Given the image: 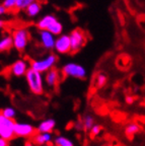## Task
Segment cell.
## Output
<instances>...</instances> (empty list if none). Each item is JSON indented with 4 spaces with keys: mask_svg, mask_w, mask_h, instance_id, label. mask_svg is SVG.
<instances>
[{
    "mask_svg": "<svg viewBox=\"0 0 145 146\" xmlns=\"http://www.w3.org/2000/svg\"><path fill=\"white\" fill-rule=\"evenodd\" d=\"M31 68L30 63L25 59H18L11 64L9 68L10 74L15 77H23L27 74V70Z\"/></svg>",
    "mask_w": 145,
    "mask_h": 146,
    "instance_id": "10",
    "label": "cell"
},
{
    "mask_svg": "<svg viewBox=\"0 0 145 146\" xmlns=\"http://www.w3.org/2000/svg\"><path fill=\"white\" fill-rule=\"evenodd\" d=\"M100 131H102V127L100 125H98V124H94L89 130V133H90V135L92 137H96L100 133Z\"/></svg>",
    "mask_w": 145,
    "mask_h": 146,
    "instance_id": "25",
    "label": "cell"
},
{
    "mask_svg": "<svg viewBox=\"0 0 145 146\" xmlns=\"http://www.w3.org/2000/svg\"><path fill=\"white\" fill-rule=\"evenodd\" d=\"M107 83V76L104 73H100L95 76V85L98 87H102Z\"/></svg>",
    "mask_w": 145,
    "mask_h": 146,
    "instance_id": "23",
    "label": "cell"
},
{
    "mask_svg": "<svg viewBox=\"0 0 145 146\" xmlns=\"http://www.w3.org/2000/svg\"><path fill=\"white\" fill-rule=\"evenodd\" d=\"M69 36H70L71 42V52L75 53L81 50L87 40L85 33L80 29H75L69 34Z\"/></svg>",
    "mask_w": 145,
    "mask_h": 146,
    "instance_id": "6",
    "label": "cell"
},
{
    "mask_svg": "<svg viewBox=\"0 0 145 146\" xmlns=\"http://www.w3.org/2000/svg\"><path fill=\"white\" fill-rule=\"evenodd\" d=\"M14 125L15 122L13 119L7 118L0 112V137L7 139L8 141L13 139V137L15 136Z\"/></svg>",
    "mask_w": 145,
    "mask_h": 146,
    "instance_id": "5",
    "label": "cell"
},
{
    "mask_svg": "<svg viewBox=\"0 0 145 146\" xmlns=\"http://www.w3.org/2000/svg\"><path fill=\"white\" fill-rule=\"evenodd\" d=\"M54 50L58 54H61V55L71 53L70 36L67 34H61L59 36H57Z\"/></svg>",
    "mask_w": 145,
    "mask_h": 146,
    "instance_id": "7",
    "label": "cell"
},
{
    "mask_svg": "<svg viewBox=\"0 0 145 146\" xmlns=\"http://www.w3.org/2000/svg\"><path fill=\"white\" fill-rule=\"evenodd\" d=\"M57 21H58V18L54 14H45L38 21L37 27L39 30H49L51 25Z\"/></svg>",
    "mask_w": 145,
    "mask_h": 146,
    "instance_id": "11",
    "label": "cell"
},
{
    "mask_svg": "<svg viewBox=\"0 0 145 146\" xmlns=\"http://www.w3.org/2000/svg\"><path fill=\"white\" fill-rule=\"evenodd\" d=\"M25 146H38V145H37L34 141H31V140H29V141H27L25 143Z\"/></svg>",
    "mask_w": 145,
    "mask_h": 146,
    "instance_id": "29",
    "label": "cell"
},
{
    "mask_svg": "<svg viewBox=\"0 0 145 146\" xmlns=\"http://www.w3.org/2000/svg\"><path fill=\"white\" fill-rule=\"evenodd\" d=\"M12 48H13V41L11 36L5 35L0 38V53L8 52Z\"/></svg>",
    "mask_w": 145,
    "mask_h": 146,
    "instance_id": "16",
    "label": "cell"
},
{
    "mask_svg": "<svg viewBox=\"0 0 145 146\" xmlns=\"http://www.w3.org/2000/svg\"><path fill=\"white\" fill-rule=\"evenodd\" d=\"M57 64V56L55 54H49L43 59H35L30 63L31 68L41 73H46L50 69L54 68Z\"/></svg>",
    "mask_w": 145,
    "mask_h": 146,
    "instance_id": "3",
    "label": "cell"
},
{
    "mask_svg": "<svg viewBox=\"0 0 145 146\" xmlns=\"http://www.w3.org/2000/svg\"><path fill=\"white\" fill-rule=\"evenodd\" d=\"M6 8H5L4 6H3L2 4H0V16H2V15H4L5 13H6Z\"/></svg>",
    "mask_w": 145,
    "mask_h": 146,
    "instance_id": "28",
    "label": "cell"
},
{
    "mask_svg": "<svg viewBox=\"0 0 145 146\" xmlns=\"http://www.w3.org/2000/svg\"><path fill=\"white\" fill-rule=\"evenodd\" d=\"M35 1H37V0H17L15 8L17 10H19V11H25L27 7L32 4L33 2H35Z\"/></svg>",
    "mask_w": 145,
    "mask_h": 146,
    "instance_id": "21",
    "label": "cell"
},
{
    "mask_svg": "<svg viewBox=\"0 0 145 146\" xmlns=\"http://www.w3.org/2000/svg\"><path fill=\"white\" fill-rule=\"evenodd\" d=\"M48 31H50V32L52 33L53 35H55L56 36H59V35H61L62 33H63V23L60 21H55Z\"/></svg>",
    "mask_w": 145,
    "mask_h": 146,
    "instance_id": "18",
    "label": "cell"
},
{
    "mask_svg": "<svg viewBox=\"0 0 145 146\" xmlns=\"http://www.w3.org/2000/svg\"><path fill=\"white\" fill-rule=\"evenodd\" d=\"M56 121L54 119H46L40 123V125L37 128V132H51L55 129Z\"/></svg>",
    "mask_w": 145,
    "mask_h": 146,
    "instance_id": "15",
    "label": "cell"
},
{
    "mask_svg": "<svg viewBox=\"0 0 145 146\" xmlns=\"http://www.w3.org/2000/svg\"><path fill=\"white\" fill-rule=\"evenodd\" d=\"M16 1L17 0H3L2 5L6 8V10H12V9L15 8L16 6Z\"/></svg>",
    "mask_w": 145,
    "mask_h": 146,
    "instance_id": "24",
    "label": "cell"
},
{
    "mask_svg": "<svg viewBox=\"0 0 145 146\" xmlns=\"http://www.w3.org/2000/svg\"><path fill=\"white\" fill-rule=\"evenodd\" d=\"M37 129L31 124L21 123V122H15L14 125V134L17 137L23 138H33L36 135Z\"/></svg>",
    "mask_w": 145,
    "mask_h": 146,
    "instance_id": "9",
    "label": "cell"
},
{
    "mask_svg": "<svg viewBox=\"0 0 145 146\" xmlns=\"http://www.w3.org/2000/svg\"><path fill=\"white\" fill-rule=\"evenodd\" d=\"M43 146H52V145H50V144H46V145H43Z\"/></svg>",
    "mask_w": 145,
    "mask_h": 146,
    "instance_id": "32",
    "label": "cell"
},
{
    "mask_svg": "<svg viewBox=\"0 0 145 146\" xmlns=\"http://www.w3.org/2000/svg\"><path fill=\"white\" fill-rule=\"evenodd\" d=\"M29 88L35 94H42L44 92V86H45V77L43 73L39 72L33 68L27 70V74L25 75Z\"/></svg>",
    "mask_w": 145,
    "mask_h": 146,
    "instance_id": "1",
    "label": "cell"
},
{
    "mask_svg": "<svg viewBox=\"0 0 145 146\" xmlns=\"http://www.w3.org/2000/svg\"><path fill=\"white\" fill-rule=\"evenodd\" d=\"M4 25H5L4 21H3V19H1V18H0V30H1V29H3V27H4Z\"/></svg>",
    "mask_w": 145,
    "mask_h": 146,
    "instance_id": "31",
    "label": "cell"
},
{
    "mask_svg": "<svg viewBox=\"0 0 145 146\" xmlns=\"http://www.w3.org/2000/svg\"><path fill=\"white\" fill-rule=\"evenodd\" d=\"M82 122H83L84 126V131H89L91 129L93 125H94V118L90 115H86L84 116V118L82 119Z\"/></svg>",
    "mask_w": 145,
    "mask_h": 146,
    "instance_id": "20",
    "label": "cell"
},
{
    "mask_svg": "<svg viewBox=\"0 0 145 146\" xmlns=\"http://www.w3.org/2000/svg\"><path fill=\"white\" fill-rule=\"evenodd\" d=\"M126 102H127V104H133L134 98L133 96H127V98H126Z\"/></svg>",
    "mask_w": 145,
    "mask_h": 146,
    "instance_id": "30",
    "label": "cell"
},
{
    "mask_svg": "<svg viewBox=\"0 0 145 146\" xmlns=\"http://www.w3.org/2000/svg\"><path fill=\"white\" fill-rule=\"evenodd\" d=\"M74 129L76 131H78V132H80V131H84V126H83V122L81 121H77L74 123Z\"/></svg>",
    "mask_w": 145,
    "mask_h": 146,
    "instance_id": "26",
    "label": "cell"
},
{
    "mask_svg": "<svg viewBox=\"0 0 145 146\" xmlns=\"http://www.w3.org/2000/svg\"><path fill=\"white\" fill-rule=\"evenodd\" d=\"M139 131H140V126L135 123H131L129 125H127L126 129H125V133H126L127 136H133V135L137 134Z\"/></svg>",
    "mask_w": 145,
    "mask_h": 146,
    "instance_id": "19",
    "label": "cell"
},
{
    "mask_svg": "<svg viewBox=\"0 0 145 146\" xmlns=\"http://www.w3.org/2000/svg\"><path fill=\"white\" fill-rule=\"evenodd\" d=\"M41 11H42V4L39 2L38 0L35 1V2H33L31 5H29V6L27 7V9L25 10V14L30 18L37 17L39 14L41 13Z\"/></svg>",
    "mask_w": 145,
    "mask_h": 146,
    "instance_id": "14",
    "label": "cell"
},
{
    "mask_svg": "<svg viewBox=\"0 0 145 146\" xmlns=\"http://www.w3.org/2000/svg\"><path fill=\"white\" fill-rule=\"evenodd\" d=\"M53 143L55 146H74V143L70 139L64 136H57L53 140Z\"/></svg>",
    "mask_w": 145,
    "mask_h": 146,
    "instance_id": "17",
    "label": "cell"
},
{
    "mask_svg": "<svg viewBox=\"0 0 145 146\" xmlns=\"http://www.w3.org/2000/svg\"><path fill=\"white\" fill-rule=\"evenodd\" d=\"M56 38L57 36L55 35H53L48 30H40L39 32V42L42 47L47 51L54 50Z\"/></svg>",
    "mask_w": 145,
    "mask_h": 146,
    "instance_id": "8",
    "label": "cell"
},
{
    "mask_svg": "<svg viewBox=\"0 0 145 146\" xmlns=\"http://www.w3.org/2000/svg\"><path fill=\"white\" fill-rule=\"evenodd\" d=\"M12 41H13V48L18 52H23L27 49L30 43V32L25 27H19L12 32Z\"/></svg>",
    "mask_w": 145,
    "mask_h": 146,
    "instance_id": "2",
    "label": "cell"
},
{
    "mask_svg": "<svg viewBox=\"0 0 145 146\" xmlns=\"http://www.w3.org/2000/svg\"><path fill=\"white\" fill-rule=\"evenodd\" d=\"M8 142L9 141L7 139H4L2 137H0V146H9Z\"/></svg>",
    "mask_w": 145,
    "mask_h": 146,
    "instance_id": "27",
    "label": "cell"
},
{
    "mask_svg": "<svg viewBox=\"0 0 145 146\" xmlns=\"http://www.w3.org/2000/svg\"><path fill=\"white\" fill-rule=\"evenodd\" d=\"M62 74L66 77L77 78V79H84L86 77V69L82 66L81 64L75 63V62H69L66 63L62 67Z\"/></svg>",
    "mask_w": 145,
    "mask_h": 146,
    "instance_id": "4",
    "label": "cell"
},
{
    "mask_svg": "<svg viewBox=\"0 0 145 146\" xmlns=\"http://www.w3.org/2000/svg\"><path fill=\"white\" fill-rule=\"evenodd\" d=\"M53 140V136L51 132H37L33 137V141L39 146H43L49 144Z\"/></svg>",
    "mask_w": 145,
    "mask_h": 146,
    "instance_id": "13",
    "label": "cell"
},
{
    "mask_svg": "<svg viewBox=\"0 0 145 146\" xmlns=\"http://www.w3.org/2000/svg\"><path fill=\"white\" fill-rule=\"evenodd\" d=\"M1 113H2L5 117H7V118H10V119H14V118H15V116H16V110L13 109V108H11V107L4 108V109L1 111Z\"/></svg>",
    "mask_w": 145,
    "mask_h": 146,
    "instance_id": "22",
    "label": "cell"
},
{
    "mask_svg": "<svg viewBox=\"0 0 145 146\" xmlns=\"http://www.w3.org/2000/svg\"><path fill=\"white\" fill-rule=\"evenodd\" d=\"M60 79V73L59 71L55 68L50 69L47 71L45 74V83L50 87H54L57 85Z\"/></svg>",
    "mask_w": 145,
    "mask_h": 146,
    "instance_id": "12",
    "label": "cell"
}]
</instances>
